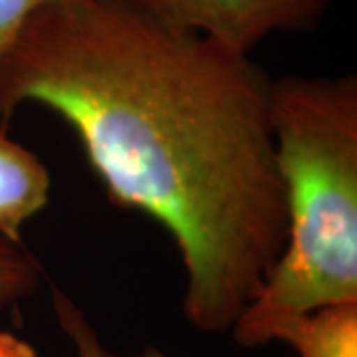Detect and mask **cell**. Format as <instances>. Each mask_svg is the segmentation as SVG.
<instances>
[{
	"label": "cell",
	"instance_id": "8",
	"mask_svg": "<svg viewBox=\"0 0 357 357\" xmlns=\"http://www.w3.org/2000/svg\"><path fill=\"white\" fill-rule=\"evenodd\" d=\"M84 0H0V56L8 48L26 18L46 6L76 4Z\"/></svg>",
	"mask_w": 357,
	"mask_h": 357
},
{
	"label": "cell",
	"instance_id": "3",
	"mask_svg": "<svg viewBox=\"0 0 357 357\" xmlns=\"http://www.w3.org/2000/svg\"><path fill=\"white\" fill-rule=\"evenodd\" d=\"M161 22L250 54L272 32L318 24L332 0H133Z\"/></svg>",
	"mask_w": 357,
	"mask_h": 357
},
{
	"label": "cell",
	"instance_id": "5",
	"mask_svg": "<svg viewBox=\"0 0 357 357\" xmlns=\"http://www.w3.org/2000/svg\"><path fill=\"white\" fill-rule=\"evenodd\" d=\"M268 342H284L298 357H357V302L310 310L276 321Z\"/></svg>",
	"mask_w": 357,
	"mask_h": 357
},
{
	"label": "cell",
	"instance_id": "4",
	"mask_svg": "<svg viewBox=\"0 0 357 357\" xmlns=\"http://www.w3.org/2000/svg\"><path fill=\"white\" fill-rule=\"evenodd\" d=\"M50 185L38 157L0 133V236L20 241V227L50 201Z\"/></svg>",
	"mask_w": 357,
	"mask_h": 357
},
{
	"label": "cell",
	"instance_id": "1",
	"mask_svg": "<svg viewBox=\"0 0 357 357\" xmlns=\"http://www.w3.org/2000/svg\"><path fill=\"white\" fill-rule=\"evenodd\" d=\"M272 82L248 54L133 0L46 6L0 56V121L38 103L76 131L109 201L173 236L183 312L230 332L288 241Z\"/></svg>",
	"mask_w": 357,
	"mask_h": 357
},
{
	"label": "cell",
	"instance_id": "7",
	"mask_svg": "<svg viewBox=\"0 0 357 357\" xmlns=\"http://www.w3.org/2000/svg\"><path fill=\"white\" fill-rule=\"evenodd\" d=\"M52 304L54 314L58 318V324L62 332L68 335V340L74 345L76 357H115L100 340V333L91 326V321L86 318L82 307L64 294L60 288H52ZM145 357H167L159 351H147Z\"/></svg>",
	"mask_w": 357,
	"mask_h": 357
},
{
	"label": "cell",
	"instance_id": "9",
	"mask_svg": "<svg viewBox=\"0 0 357 357\" xmlns=\"http://www.w3.org/2000/svg\"><path fill=\"white\" fill-rule=\"evenodd\" d=\"M0 357H38L36 349L14 333L0 330Z\"/></svg>",
	"mask_w": 357,
	"mask_h": 357
},
{
	"label": "cell",
	"instance_id": "6",
	"mask_svg": "<svg viewBox=\"0 0 357 357\" xmlns=\"http://www.w3.org/2000/svg\"><path fill=\"white\" fill-rule=\"evenodd\" d=\"M40 266L18 243L0 236V312L36 292Z\"/></svg>",
	"mask_w": 357,
	"mask_h": 357
},
{
	"label": "cell",
	"instance_id": "2",
	"mask_svg": "<svg viewBox=\"0 0 357 357\" xmlns=\"http://www.w3.org/2000/svg\"><path fill=\"white\" fill-rule=\"evenodd\" d=\"M270 119L288 241L230 328L243 347L288 316L357 302V77L276 79Z\"/></svg>",
	"mask_w": 357,
	"mask_h": 357
}]
</instances>
